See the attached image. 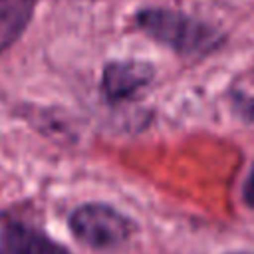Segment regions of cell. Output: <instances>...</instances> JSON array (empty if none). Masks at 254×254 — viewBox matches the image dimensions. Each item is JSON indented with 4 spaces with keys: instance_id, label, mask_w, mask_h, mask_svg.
I'll return each instance as SVG.
<instances>
[{
    "instance_id": "obj_1",
    "label": "cell",
    "mask_w": 254,
    "mask_h": 254,
    "mask_svg": "<svg viewBox=\"0 0 254 254\" xmlns=\"http://www.w3.org/2000/svg\"><path fill=\"white\" fill-rule=\"evenodd\" d=\"M135 20L147 36L181 56H204L222 44L220 30L179 10L145 8Z\"/></svg>"
},
{
    "instance_id": "obj_2",
    "label": "cell",
    "mask_w": 254,
    "mask_h": 254,
    "mask_svg": "<svg viewBox=\"0 0 254 254\" xmlns=\"http://www.w3.org/2000/svg\"><path fill=\"white\" fill-rule=\"evenodd\" d=\"M69 230L79 242L91 248H111L125 242L135 226L113 206L89 202L77 206L69 214Z\"/></svg>"
},
{
    "instance_id": "obj_3",
    "label": "cell",
    "mask_w": 254,
    "mask_h": 254,
    "mask_svg": "<svg viewBox=\"0 0 254 254\" xmlns=\"http://www.w3.org/2000/svg\"><path fill=\"white\" fill-rule=\"evenodd\" d=\"M0 254H69L36 226L0 212Z\"/></svg>"
},
{
    "instance_id": "obj_4",
    "label": "cell",
    "mask_w": 254,
    "mask_h": 254,
    "mask_svg": "<svg viewBox=\"0 0 254 254\" xmlns=\"http://www.w3.org/2000/svg\"><path fill=\"white\" fill-rule=\"evenodd\" d=\"M153 79V67L139 60H119L105 65L101 91L107 101H123L139 93Z\"/></svg>"
},
{
    "instance_id": "obj_5",
    "label": "cell",
    "mask_w": 254,
    "mask_h": 254,
    "mask_svg": "<svg viewBox=\"0 0 254 254\" xmlns=\"http://www.w3.org/2000/svg\"><path fill=\"white\" fill-rule=\"evenodd\" d=\"M36 0H0V52L10 48L26 30Z\"/></svg>"
},
{
    "instance_id": "obj_6",
    "label": "cell",
    "mask_w": 254,
    "mask_h": 254,
    "mask_svg": "<svg viewBox=\"0 0 254 254\" xmlns=\"http://www.w3.org/2000/svg\"><path fill=\"white\" fill-rule=\"evenodd\" d=\"M244 200H246L250 206H254V165H252V169H250L248 179L244 181Z\"/></svg>"
},
{
    "instance_id": "obj_7",
    "label": "cell",
    "mask_w": 254,
    "mask_h": 254,
    "mask_svg": "<svg viewBox=\"0 0 254 254\" xmlns=\"http://www.w3.org/2000/svg\"><path fill=\"white\" fill-rule=\"evenodd\" d=\"M232 254H246V252H232Z\"/></svg>"
}]
</instances>
